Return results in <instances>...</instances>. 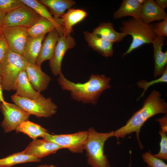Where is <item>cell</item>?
I'll return each instance as SVG.
<instances>
[{"label": "cell", "mask_w": 167, "mask_h": 167, "mask_svg": "<svg viewBox=\"0 0 167 167\" xmlns=\"http://www.w3.org/2000/svg\"><path fill=\"white\" fill-rule=\"evenodd\" d=\"M159 113L167 114V103L161 98V93L154 90L144 101L142 107L133 114L126 124L114 131V136L123 138L135 132L140 148L143 149L139 137L141 127L148 119Z\"/></svg>", "instance_id": "6da1fadb"}, {"label": "cell", "mask_w": 167, "mask_h": 167, "mask_svg": "<svg viewBox=\"0 0 167 167\" xmlns=\"http://www.w3.org/2000/svg\"><path fill=\"white\" fill-rule=\"evenodd\" d=\"M59 75L58 81L62 89L69 91L72 99L84 104H96L104 91L111 87V78L104 75L92 74L83 83L70 81L62 72Z\"/></svg>", "instance_id": "7a4b0ae2"}, {"label": "cell", "mask_w": 167, "mask_h": 167, "mask_svg": "<svg viewBox=\"0 0 167 167\" xmlns=\"http://www.w3.org/2000/svg\"><path fill=\"white\" fill-rule=\"evenodd\" d=\"M88 131V136L84 146L88 163L91 167H110L104 148L105 142L114 136V131L100 133L92 127Z\"/></svg>", "instance_id": "3957f363"}, {"label": "cell", "mask_w": 167, "mask_h": 167, "mask_svg": "<svg viewBox=\"0 0 167 167\" xmlns=\"http://www.w3.org/2000/svg\"><path fill=\"white\" fill-rule=\"evenodd\" d=\"M153 24H147L141 20L133 18L123 20L120 27V32L132 37V42L122 57L130 54L144 44L152 43L156 36L154 33Z\"/></svg>", "instance_id": "277c9868"}, {"label": "cell", "mask_w": 167, "mask_h": 167, "mask_svg": "<svg viewBox=\"0 0 167 167\" xmlns=\"http://www.w3.org/2000/svg\"><path fill=\"white\" fill-rule=\"evenodd\" d=\"M28 63L23 55L15 53L10 49L7 51L1 63L3 90H15L17 77L21 71L25 69Z\"/></svg>", "instance_id": "5b68a950"}, {"label": "cell", "mask_w": 167, "mask_h": 167, "mask_svg": "<svg viewBox=\"0 0 167 167\" xmlns=\"http://www.w3.org/2000/svg\"><path fill=\"white\" fill-rule=\"evenodd\" d=\"M12 101L28 113L39 118H49L55 114L58 108L51 98L41 95L35 99L19 96L15 94L11 96Z\"/></svg>", "instance_id": "8992f818"}, {"label": "cell", "mask_w": 167, "mask_h": 167, "mask_svg": "<svg viewBox=\"0 0 167 167\" xmlns=\"http://www.w3.org/2000/svg\"><path fill=\"white\" fill-rule=\"evenodd\" d=\"M88 136L87 131H82L66 134L52 135L47 133L43 138L67 149L73 153H82Z\"/></svg>", "instance_id": "52a82bcc"}, {"label": "cell", "mask_w": 167, "mask_h": 167, "mask_svg": "<svg viewBox=\"0 0 167 167\" xmlns=\"http://www.w3.org/2000/svg\"><path fill=\"white\" fill-rule=\"evenodd\" d=\"M0 109L4 116L1 126L6 133L15 130L19 124L28 120L30 115L15 104L5 101L2 103Z\"/></svg>", "instance_id": "ba28073f"}, {"label": "cell", "mask_w": 167, "mask_h": 167, "mask_svg": "<svg viewBox=\"0 0 167 167\" xmlns=\"http://www.w3.org/2000/svg\"><path fill=\"white\" fill-rule=\"evenodd\" d=\"M41 17L33 9L26 5L6 14L4 25L20 26L28 29Z\"/></svg>", "instance_id": "9c48e42d"}, {"label": "cell", "mask_w": 167, "mask_h": 167, "mask_svg": "<svg viewBox=\"0 0 167 167\" xmlns=\"http://www.w3.org/2000/svg\"><path fill=\"white\" fill-rule=\"evenodd\" d=\"M2 33L13 52L23 55L25 43L29 36L28 29L20 26L7 27L4 25Z\"/></svg>", "instance_id": "30bf717a"}, {"label": "cell", "mask_w": 167, "mask_h": 167, "mask_svg": "<svg viewBox=\"0 0 167 167\" xmlns=\"http://www.w3.org/2000/svg\"><path fill=\"white\" fill-rule=\"evenodd\" d=\"M75 45V38L71 35L60 36L53 56L49 62L51 70L55 76L59 75L62 72V63L65 53L68 50L74 48Z\"/></svg>", "instance_id": "8fae6325"}, {"label": "cell", "mask_w": 167, "mask_h": 167, "mask_svg": "<svg viewBox=\"0 0 167 167\" xmlns=\"http://www.w3.org/2000/svg\"><path fill=\"white\" fill-rule=\"evenodd\" d=\"M62 148H63L61 146L45 139H33L22 152L25 154L41 159L54 153Z\"/></svg>", "instance_id": "7c38bea8"}, {"label": "cell", "mask_w": 167, "mask_h": 167, "mask_svg": "<svg viewBox=\"0 0 167 167\" xmlns=\"http://www.w3.org/2000/svg\"><path fill=\"white\" fill-rule=\"evenodd\" d=\"M25 71L29 82L35 90L41 92L47 88L51 78L42 71L41 66L28 63Z\"/></svg>", "instance_id": "4fadbf2b"}, {"label": "cell", "mask_w": 167, "mask_h": 167, "mask_svg": "<svg viewBox=\"0 0 167 167\" xmlns=\"http://www.w3.org/2000/svg\"><path fill=\"white\" fill-rule=\"evenodd\" d=\"M60 36L56 28L48 32L42 43L40 52L36 61V65L41 66L43 62L51 59Z\"/></svg>", "instance_id": "5bb4252c"}, {"label": "cell", "mask_w": 167, "mask_h": 167, "mask_svg": "<svg viewBox=\"0 0 167 167\" xmlns=\"http://www.w3.org/2000/svg\"><path fill=\"white\" fill-rule=\"evenodd\" d=\"M165 38L164 36H157L152 43L153 48V76L155 78L161 76L167 66V51L163 52L162 51Z\"/></svg>", "instance_id": "9a60e30c"}, {"label": "cell", "mask_w": 167, "mask_h": 167, "mask_svg": "<svg viewBox=\"0 0 167 167\" xmlns=\"http://www.w3.org/2000/svg\"><path fill=\"white\" fill-rule=\"evenodd\" d=\"M167 18V15L153 0H146L142 5L141 20L147 24L155 21L163 20Z\"/></svg>", "instance_id": "2e32d148"}, {"label": "cell", "mask_w": 167, "mask_h": 167, "mask_svg": "<svg viewBox=\"0 0 167 167\" xmlns=\"http://www.w3.org/2000/svg\"><path fill=\"white\" fill-rule=\"evenodd\" d=\"M84 35L88 45L94 50L105 57H111L113 55V43L105 40L88 31H84Z\"/></svg>", "instance_id": "e0dca14e"}, {"label": "cell", "mask_w": 167, "mask_h": 167, "mask_svg": "<svg viewBox=\"0 0 167 167\" xmlns=\"http://www.w3.org/2000/svg\"><path fill=\"white\" fill-rule=\"evenodd\" d=\"M92 33L99 37L113 43L122 41L127 36L115 31L113 23L110 22L101 23L93 29Z\"/></svg>", "instance_id": "ac0fdd59"}, {"label": "cell", "mask_w": 167, "mask_h": 167, "mask_svg": "<svg viewBox=\"0 0 167 167\" xmlns=\"http://www.w3.org/2000/svg\"><path fill=\"white\" fill-rule=\"evenodd\" d=\"M88 15L87 12L82 9L71 8L61 18L62 21L63 35H71L73 27L83 20Z\"/></svg>", "instance_id": "d6986e66"}, {"label": "cell", "mask_w": 167, "mask_h": 167, "mask_svg": "<svg viewBox=\"0 0 167 167\" xmlns=\"http://www.w3.org/2000/svg\"><path fill=\"white\" fill-rule=\"evenodd\" d=\"M142 5L140 4L137 0H123L118 9L113 14L114 19H119L127 16L141 20Z\"/></svg>", "instance_id": "ffe728a7"}, {"label": "cell", "mask_w": 167, "mask_h": 167, "mask_svg": "<svg viewBox=\"0 0 167 167\" xmlns=\"http://www.w3.org/2000/svg\"><path fill=\"white\" fill-rule=\"evenodd\" d=\"M15 94L20 97L31 99H35L41 94V92L36 91L29 82L25 70L19 74L15 83Z\"/></svg>", "instance_id": "44dd1931"}, {"label": "cell", "mask_w": 167, "mask_h": 167, "mask_svg": "<svg viewBox=\"0 0 167 167\" xmlns=\"http://www.w3.org/2000/svg\"><path fill=\"white\" fill-rule=\"evenodd\" d=\"M45 35L28 36L24 48L23 55L29 63L36 64V61L40 52L42 42Z\"/></svg>", "instance_id": "7402d4cb"}, {"label": "cell", "mask_w": 167, "mask_h": 167, "mask_svg": "<svg viewBox=\"0 0 167 167\" xmlns=\"http://www.w3.org/2000/svg\"><path fill=\"white\" fill-rule=\"evenodd\" d=\"M39 1L49 9V12L53 17L62 18L66 10L71 8L76 2L71 0H40Z\"/></svg>", "instance_id": "603a6c76"}, {"label": "cell", "mask_w": 167, "mask_h": 167, "mask_svg": "<svg viewBox=\"0 0 167 167\" xmlns=\"http://www.w3.org/2000/svg\"><path fill=\"white\" fill-rule=\"evenodd\" d=\"M55 28L58 30L60 36L63 35L62 27H59L48 19L42 17L32 27L28 29V35L36 36L46 35V33Z\"/></svg>", "instance_id": "cb8c5ba5"}, {"label": "cell", "mask_w": 167, "mask_h": 167, "mask_svg": "<svg viewBox=\"0 0 167 167\" xmlns=\"http://www.w3.org/2000/svg\"><path fill=\"white\" fill-rule=\"evenodd\" d=\"M16 132H22L35 139L38 137L43 138L48 133L47 131L41 126L28 120L19 124L16 128Z\"/></svg>", "instance_id": "d4e9b609"}, {"label": "cell", "mask_w": 167, "mask_h": 167, "mask_svg": "<svg viewBox=\"0 0 167 167\" xmlns=\"http://www.w3.org/2000/svg\"><path fill=\"white\" fill-rule=\"evenodd\" d=\"M41 161V159L25 154L21 152L0 159V167H12L18 164L27 162H39Z\"/></svg>", "instance_id": "484cf974"}, {"label": "cell", "mask_w": 167, "mask_h": 167, "mask_svg": "<svg viewBox=\"0 0 167 167\" xmlns=\"http://www.w3.org/2000/svg\"><path fill=\"white\" fill-rule=\"evenodd\" d=\"M22 1L25 5L33 9L41 16L48 19L59 27H62V18L53 17L46 6L39 0H22Z\"/></svg>", "instance_id": "4316f807"}, {"label": "cell", "mask_w": 167, "mask_h": 167, "mask_svg": "<svg viewBox=\"0 0 167 167\" xmlns=\"http://www.w3.org/2000/svg\"><path fill=\"white\" fill-rule=\"evenodd\" d=\"M160 83H167V66H166L162 75L158 78L150 81L141 80L137 83L136 84L138 87L143 89V92L137 98V100H139L141 97L144 96L145 92L149 87L152 85Z\"/></svg>", "instance_id": "83f0119b"}, {"label": "cell", "mask_w": 167, "mask_h": 167, "mask_svg": "<svg viewBox=\"0 0 167 167\" xmlns=\"http://www.w3.org/2000/svg\"><path fill=\"white\" fill-rule=\"evenodd\" d=\"M25 5L22 0H0V10L6 14Z\"/></svg>", "instance_id": "f1b7e54d"}, {"label": "cell", "mask_w": 167, "mask_h": 167, "mask_svg": "<svg viewBox=\"0 0 167 167\" xmlns=\"http://www.w3.org/2000/svg\"><path fill=\"white\" fill-rule=\"evenodd\" d=\"M143 161L150 167H167V164L162 160L155 157L149 150L142 156Z\"/></svg>", "instance_id": "f546056e"}, {"label": "cell", "mask_w": 167, "mask_h": 167, "mask_svg": "<svg viewBox=\"0 0 167 167\" xmlns=\"http://www.w3.org/2000/svg\"><path fill=\"white\" fill-rule=\"evenodd\" d=\"M159 134L161 136L160 143V150L159 152L153 155L156 157L161 160H167V132L160 130Z\"/></svg>", "instance_id": "4dcf8cb0"}, {"label": "cell", "mask_w": 167, "mask_h": 167, "mask_svg": "<svg viewBox=\"0 0 167 167\" xmlns=\"http://www.w3.org/2000/svg\"><path fill=\"white\" fill-rule=\"evenodd\" d=\"M153 31L157 36H167V18L153 24Z\"/></svg>", "instance_id": "1f68e13d"}, {"label": "cell", "mask_w": 167, "mask_h": 167, "mask_svg": "<svg viewBox=\"0 0 167 167\" xmlns=\"http://www.w3.org/2000/svg\"><path fill=\"white\" fill-rule=\"evenodd\" d=\"M9 49L7 42L2 33L0 35V63L2 62L7 51Z\"/></svg>", "instance_id": "d6a6232c"}, {"label": "cell", "mask_w": 167, "mask_h": 167, "mask_svg": "<svg viewBox=\"0 0 167 167\" xmlns=\"http://www.w3.org/2000/svg\"><path fill=\"white\" fill-rule=\"evenodd\" d=\"M161 126V130L163 132H167V114H165L162 117L156 120Z\"/></svg>", "instance_id": "836d02e7"}, {"label": "cell", "mask_w": 167, "mask_h": 167, "mask_svg": "<svg viewBox=\"0 0 167 167\" xmlns=\"http://www.w3.org/2000/svg\"><path fill=\"white\" fill-rule=\"evenodd\" d=\"M155 1L161 8L164 9L167 7V0H156Z\"/></svg>", "instance_id": "e575fe53"}, {"label": "cell", "mask_w": 167, "mask_h": 167, "mask_svg": "<svg viewBox=\"0 0 167 167\" xmlns=\"http://www.w3.org/2000/svg\"><path fill=\"white\" fill-rule=\"evenodd\" d=\"M6 14L0 10V28L4 26V22Z\"/></svg>", "instance_id": "d590c367"}, {"label": "cell", "mask_w": 167, "mask_h": 167, "mask_svg": "<svg viewBox=\"0 0 167 167\" xmlns=\"http://www.w3.org/2000/svg\"><path fill=\"white\" fill-rule=\"evenodd\" d=\"M2 79L1 76H0V108L2 103L4 101L2 94Z\"/></svg>", "instance_id": "8d00e7d4"}, {"label": "cell", "mask_w": 167, "mask_h": 167, "mask_svg": "<svg viewBox=\"0 0 167 167\" xmlns=\"http://www.w3.org/2000/svg\"><path fill=\"white\" fill-rule=\"evenodd\" d=\"M36 167H56V166L53 165H48L45 164L40 165Z\"/></svg>", "instance_id": "74e56055"}, {"label": "cell", "mask_w": 167, "mask_h": 167, "mask_svg": "<svg viewBox=\"0 0 167 167\" xmlns=\"http://www.w3.org/2000/svg\"><path fill=\"white\" fill-rule=\"evenodd\" d=\"M137 1L140 4L143 5L146 0H137Z\"/></svg>", "instance_id": "f35d334b"}, {"label": "cell", "mask_w": 167, "mask_h": 167, "mask_svg": "<svg viewBox=\"0 0 167 167\" xmlns=\"http://www.w3.org/2000/svg\"><path fill=\"white\" fill-rule=\"evenodd\" d=\"M2 74V70L1 63H0V76H1Z\"/></svg>", "instance_id": "ab89813d"}, {"label": "cell", "mask_w": 167, "mask_h": 167, "mask_svg": "<svg viewBox=\"0 0 167 167\" xmlns=\"http://www.w3.org/2000/svg\"><path fill=\"white\" fill-rule=\"evenodd\" d=\"M2 27L0 28V35L2 33Z\"/></svg>", "instance_id": "60d3db41"}, {"label": "cell", "mask_w": 167, "mask_h": 167, "mask_svg": "<svg viewBox=\"0 0 167 167\" xmlns=\"http://www.w3.org/2000/svg\"><path fill=\"white\" fill-rule=\"evenodd\" d=\"M131 163H130V164H129V167H131Z\"/></svg>", "instance_id": "b9f144b4"}, {"label": "cell", "mask_w": 167, "mask_h": 167, "mask_svg": "<svg viewBox=\"0 0 167 167\" xmlns=\"http://www.w3.org/2000/svg\"><path fill=\"white\" fill-rule=\"evenodd\" d=\"M146 167H150L149 166V165H148Z\"/></svg>", "instance_id": "7bdbcfd3"}]
</instances>
